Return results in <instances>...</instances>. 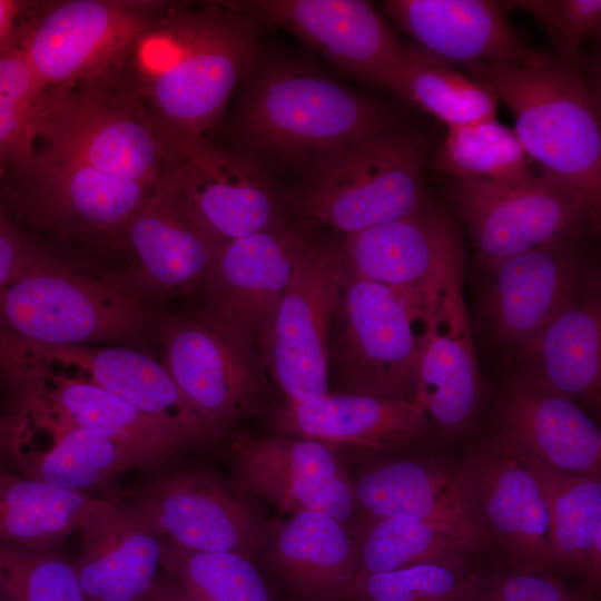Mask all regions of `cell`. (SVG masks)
I'll return each mask as SVG.
<instances>
[{"instance_id": "8fae6325", "label": "cell", "mask_w": 601, "mask_h": 601, "mask_svg": "<svg viewBox=\"0 0 601 601\" xmlns=\"http://www.w3.org/2000/svg\"><path fill=\"white\" fill-rule=\"evenodd\" d=\"M230 484L279 512L325 513L353 533L362 521L351 470L342 449L287 434L237 436Z\"/></svg>"}, {"instance_id": "74e56055", "label": "cell", "mask_w": 601, "mask_h": 601, "mask_svg": "<svg viewBox=\"0 0 601 601\" xmlns=\"http://www.w3.org/2000/svg\"><path fill=\"white\" fill-rule=\"evenodd\" d=\"M160 566L200 601H275L256 563L235 552H200L162 540Z\"/></svg>"}, {"instance_id": "83f0119b", "label": "cell", "mask_w": 601, "mask_h": 601, "mask_svg": "<svg viewBox=\"0 0 601 601\" xmlns=\"http://www.w3.org/2000/svg\"><path fill=\"white\" fill-rule=\"evenodd\" d=\"M9 165L21 208L49 204L93 230L125 227L159 191L48 149Z\"/></svg>"}, {"instance_id": "d4e9b609", "label": "cell", "mask_w": 601, "mask_h": 601, "mask_svg": "<svg viewBox=\"0 0 601 601\" xmlns=\"http://www.w3.org/2000/svg\"><path fill=\"white\" fill-rule=\"evenodd\" d=\"M307 237L283 226L224 243L208 276L217 297L213 316L244 333L260 349Z\"/></svg>"}, {"instance_id": "bcb514c9", "label": "cell", "mask_w": 601, "mask_h": 601, "mask_svg": "<svg viewBox=\"0 0 601 601\" xmlns=\"http://www.w3.org/2000/svg\"><path fill=\"white\" fill-rule=\"evenodd\" d=\"M26 8V2L0 0V49L7 46L16 36L18 20Z\"/></svg>"}, {"instance_id": "8992f818", "label": "cell", "mask_w": 601, "mask_h": 601, "mask_svg": "<svg viewBox=\"0 0 601 601\" xmlns=\"http://www.w3.org/2000/svg\"><path fill=\"white\" fill-rule=\"evenodd\" d=\"M346 272L342 244L306 238L260 347L287 402L331 393L329 341Z\"/></svg>"}, {"instance_id": "c3c4849f", "label": "cell", "mask_w": 601, "mask_h": 601, "mask_svg": "<svg viewBox=\"0 0 601 601\" xmlns=\"http://www.w3.org/2000/svg\"><path fill=\"white\" fill-rule=\"evenodd\" d=\"M0 601H7L6 597H4V593H3V589L1 587V583H0Z\"/></svg>"}, {"instance_id": "5bb4252c", "label": "cell", "mask_w": 601, "mask_h": 601, "mask_svg": "<svg viewBox=\"0 0 601 601\" xmlns=\"http://www.w3.org/2000/svg\"><path fill=\"white\" fill-rule=\"evenodd\" d=\"M161 132L173 154L164 188L216 238L226 243L286 226L272 184L255 162L216 150L200 137Z\"/></svg>"}, {"instance_id": "4316f807", "label": "cell", "mask_w": 601, "mask_h": 601, "mask_svg": "<svg viewBox=\"0 0 601 601\" xmlns=\"http://www.w3.org/2000/svg\"><path fill=\"white\" fill-rule=\"evenodd\" d=\"M73 563L87 601H139L160 566L162 538L131 502L97 499L79 531Z\"/></svg>"}, {"instance_id": "7402d4cb", "label": "cell", "mask_w": 601, "mask_h": 601, "mask_svg": "<svg viewBox=\"0 0 601 601\" xmlns=\"http://www.w3.org/2000/svg\"><path fill=\"white\" fill-rule=\"evenodd\" d=\"M342 246L351 272L396 293L426 295L462 268L455 227L428 201L405 217L346 235Z\"/></svg>"}, {"instance_id": "7c38bea8", "label": "cell", "mask_w": 601, "mask_h": 601, "mask_svg": "<svg viewBox=\"0 0 601 601\" xmlns=\"http://www.w3.org/2000/svg\"><path fill=\"white\" fill-rule=\"evenodd\" d=\"M453 195L475 257L489 269L550 242L597 230L580 203L543 175L515 181L454 179Z\"/></svg>"}, {"instance_id": "d590c367", "label": "cell", "mask_w": 601, "mask_h": 601, "mask_svg": "<svg viewBox=\"0 0 601 601\" xmlns=\"http://www.w3.org/2000/svg\"><path fill=\"white\" fill-rule=\"evenodd\" d=\"M35 426L47 428L53 442L46 452L14 457L28 477L80 492L126 469L141 466L122 445L90 428L50 416L40 418Z\"/></svg>"}, {"instance_id": "f1b7e54d", "label": "cell", "mask_w": 601, "mask_h": 601, "mask_svg": "<svg viewBox=\"0 0 601 601\" xmlns=\"http://www.w3.org/2000/svg\"><path fill=\"white\" fill-rule=\"evenodd\" d=\"M21 361L40 387L38 416H50L104 434L127 449L141 465L162 461L194 445L175 426L90 382Z\"/></svg>"}, {"instance_id": "ffe728a7", "label": "cell", "mask_w": 601, "mask_h": 601, "mask_svg": "<svg viewBox=\"0 0 601 601\" xmlns=\"http://www.w3.org/2000/svg\"><path fill=\"white\" fill-rule=\"evenodd\" d=\"M258 20L283 28L342 72L383 85L403 42L368 1L257 0L236 2Z\"/></svg>"}, {"instance_id": "cb8c5ba5", "label": "cell", "mask_w": 601, "mask_h": 601, "mask_svg": "<svg viewBox=\"0 0 601 601\" xmlns=\"http://www.w3.org/2000/svg\"><path fill=\"white\" fill-rule=\"evenodd\" d=\"M2 339L8 348L29 362L90 382L164 420L183 432L194 445L215 441L164 365L147 354L125 347L38 346L8 336Z\"/></svg>"}, {"instance_id": "836d02e7", "label": "cell", "mask_w": 601, "mask_h": 601, "mask_svg": "<svg viewBox=\"0 0 601 601\" xmlns=\"http://www.w3.org/2000/svg\"><path fill=\"white\" fill-rule=\"evenodd\" d=\"M387 88L405 102L453 129L495 118L497 98L452 63L410 42L385 78Z\"/></svg>"}, {"instance_id": "7bdbcfd3", "label": "cell", "mask_w": 601, "mask_h": 601, "mask_svg": "<svg viewBox=\"0 0 601 601\" xmlns=\"http://www.w3.org/2000/svg\"><path fill=\"white\" fill-rule=\"evenodd\" d=\"M584 588L573 590L556 574L511 566L499 561L482 566L470 601H592Z\"/></svg>"}, {"instance_id": "1f68e13d", "label": "cell", "mask_w": 601, "mask_h": 601, "mask_svg": "<svg viewBox=\"0 0 601 601\" xmlns=\"http://www.w3.org/2000/svg\"><path fill=\"white\" fill-rule=\"evenodd\" d=\"M490 443L518 457L541 484L552 526L553 573L583 578L584 589L597 594L601 580V477L563 472L530 453Z\"/></svg>"}, {"instance_id": "ba28073f", "label": "cell", "mask_w": 601, "mask_h": 601, "mask_svg": "<svg viewBox=\"0 0 601 601\" xmlns=\"http://www.w3.org/2000/svg\"><path fill=\"white\" fill-rule=\"evenodd\" d=\"M50 151L160 190L173 169L171 151L141 112L90 91L45 90L38 138Z\"/></svg>"}, {"instance_id": "9a60e30c", "label": "cell", "mask_w": 601, "mask_h": 601, "mask_svg": "<svg viewBox=\"0 0 601 601\" xmlns=\"http://www.w3.org/2000/svg\"><path fill=\"white\" fill-rule=\"evenodd\" d=\"M164 541L191 551L253 559L268 520L229 480L200 470L165 474L132 495Z\"/></svg>"}, {"instance_id": "e575fe53", "label": "cell", "mask_w": 601, "mask_h": 601, "mask_svg": "<svg viewBox=\"0 0 601 601\" xmlns=\"http://www.w3.org/2000/svg\"><path fill=\"white\" fill-rule=\"evenodd\" d=\"M96 497L0 471V543L57 549L78 532Z\"/></svg>"}, {"instance_id": "60d3db41", "label": "cell", "mask_w": 601, "mask_h": 601, "mask_svg": "<svg viewBox=\"0 0 601 601\" xmlns=\"http://www.w3.org/2000/svg\"><path fill=\"white\" fill-rule=\"evenodd\" d=\"M7 601H87L73 563L50 550L0 543Z\"/></svg>"}, {"instance_id": "f35d334b", "label": "cell", "mask_w": 601, "mask_h": 601, "mask_svg": "<svg viewBox=\"0 0 601 601\" xmlns=\"http://www.w3.org/2000/svg\"><path fill=\"white\" fill-rule=\"evenodd\" d=\"M482 558L424 563L356 579L349 601H470Z\"/></svg>"}, {"instance_id": "d6a6232c", "label": "cell", "mask_w": 601, "mask_h": 601, "mask_svg": "<svg viewBox=\"0 0 601 601\" xmlns=\"http://www.w3.org/2000/svg\"><path fill=\"white\" fill-rule=\"evenodd\" d=\"M353 534L357 578L424 563L494 554L490 541L479 528L454 521L418 518L363 520Z\"/></svg>"}, {"instance_id": "2e32d148", "label": "cell", "mask_w": 601, "mask_h": 601, "mask_svg": "<svg viewBox=\"0 0 601 601\" xmlns=\"http://www.w3.org/2000/svg\"><path fill=\"white\" fill-rule=\"evenodd\" d=\"M461 272H453L433 290L414 401L451 451L477 423L483 402Z\"/></svg>"}, {"instance_id": "7dc6e473", "label": "cell", "mask_w": 601, "mask_h": 601, "mask_svg": "<svg viewBox=\"0 0 601 601\" xmlns=\"http://www.w3.org/2000/svg\"><path fill=\"white\" fill-rule=\"evenodd\" d=\"M3 453H8V454H9V451H8L6 441H4V439H3V435H2V433L0 432V456L3 455ZM0 471H2V470H0Z\"/></svg>"}, {"instance_id": "e0dca14e", "label": "cell", "mask_w": 601, "mask_h": 601, "mask_svg": "<svg viewBox=\"0 0 601 601\" xmlns=\"http://www.w3.org/2000/svg\"><path fill=\"white\" fill-rule=\"evenodd\" d=\"M572 235L509 257L496 265L486 300L491 336L523 348L587 287L598 282Z\"/></svg>"}, {"instance_id": "f6af8a7d", "label": "cell", "mask_w": 601, "mask_h": 601, "mask_svg": "<svg viewBox=\"0 0 601 601\" xmlns=\"http://www.w3.org/2000/svg\"><path fill=\"white\" fill-rule=\"evenodd\" d=\"M139 601H200L185 591L170 575L158 573Z\"/></svg>"}, {"instance_id": "30bf717a", "label": "cell", "mask_w": 601, "mask_h": 601, "mask_svg": "<svg viewBox=\"0 0 601 601\" xmlns=\"http://www.w3.org/2000/svg\"><path fill=\"white\" fill-rule=\"evenodd\" d=\"M141 318L122 292L47 258L0 289V333L31 345H90L128 335Z\"/></svg>"}, {"instance_id": "ac0fdd59", "label": "cell", "mask_w": 601, "mask_h": 601, "mask_svg": "<svg viewBox=\"0 0 601 601\" xmlns=\"http://www.w3.org/2000/svg\"><path fill=\"white\" fill-rule=\"evenodd\" d=\"M532 454L563 472L601 477V432L581 405L519 371L495 401L493 422L477 435Z\"/></svg>"}, {"instance_id": "8d00e7d4", "label": "cell", "mask_w": 601, "mask_h": 601, "mask_svg": "<svg viewBox=\"0 0 601 601\" xmlns=\"http://www.w3.org/2000/svg\"><path fill=\"white\" fill-rule=\"evenodd\" d=\"M433 165L454 179L515 181L533 174L514 130L496 118L447 129Z\"/></svg>"}, {"instance_id": "6da1fadb", "label": "cell", "mask_w": 601, "mask_h": 601, "mask_svg": "<svg viewBox=\"0 0 601 601\" xmlns=\"http://www.w3.org/2000/svg\"><path fill=\"white\" fill-rule=\"evenodd\" d=\"M258 22L236 2L167 6L136 47L158 126L200 137L219 121L259 51Z\"/></svg>"}, {"instance_id": "484cf974", "label": "cell", "mask_w": 601, "mask_h": 601, "mask_svg": "<svg viewBox=\"0 0 601 601\" xmlns=\"http://www.w3.org/2000/svg\"><path fill=\"white\" fill-rule=\"evenodd\" d=\"M382 6L413 43L450 63L535 65L548 57L518 35L499 1L386 0Z\"/></svg>"}, {"instance_id": "f546056e", "label": "cell", "mask_w": 601, "mask_h": 601, "mask_svg": "<svg viewBox=\"0 0 601 601\" xmlns=\"http://www.w3.org/2000/svg\"><path fill=\"white\" fill-rule=\"evenodd\" d=\"M125 228L140 276L165 292L185 290L208 278L224 244L165 188Z\"/></svg>"}, {"instance_id": "603a6c76", "label": "cell", "mask_w": 601, "mask_h": 601, "mask_svg": "<svg viewBox=\"0 0 601 601\" xmlns=\"http://www.w3.org/2000/svg\"><path fill=\"white\" fill-rule=\"evenodd\" d=\"M361 462L355 475H351L362 521L445 520L471 524L483 532L461 475L457 454L445 449L365 453Z\"/></svg>"}, {"instance_id": "ee69618b", "label": "cell", "mask_w": 601, "mask_h": 601, "mask_svg": "<svg viewBox=\"0 0 601 601\" xmlns=\"http://www.w3.org/2000/svg\"><path fill=\"white\" fill-rule=\"evenodd\" d=\"M46 259L0 216V289L22 277Z\"/></svg>"}, {"instance_id": "ab89813d", "label": "cell", "mask_w": 601, "mask_h": 601, "mask_svg": "<svg viewBox=\"0 0 601 601\" xmlns=\"http://www.w3.org/2000/svg\"><path fill=\"white\" fill-rule=\"evenodd\" d=\"M45 90L16 33L0 49V156L9 164L23 160L35 151Z\"/></svg>"}, {"instance_id": "7a4b0ae2", "label": "cell", "mask_w": 601, "mask_h": 601, "mask_svg": "<svg viewBox=\"0 0 601 601\" xmlns=\"http://www.w3.org/2000/svg\"><path fill=\"white\" fill-rule=\"evenodd\" d=\"M231 132L248 147L311 167L324 156L392 126L372 100L298 59L259 49L240 82Z\"/></svg>"}, {"instance_id": "44dd1931", "label": "cell", "mask_w": 601, "mask_h": 601, "mask_svg": "<svg viewBox=\"0 0 601 601\" xmlns=\"http://www.w3.org/2000/svg\"><path fill=\"white\" fill-rule=\"evenodd\" d=\"M253 559L293 601H349L357 578L353 532L317 511L268 520Z\"/></svg>"}, {"instance_id": "d6986e66", "label": "cell", "mask_w": 601, "mask_h": 601, "mask_svg": "<svg viewBox=\"0 0 601 601\" xmlns=\"http://www.w3.org/2000/svg\"><path fill=\"white\" fill-rule=\"evenodd\" d=\"M272 425L280 434L370 454L449 450L426 413L405 400L328 393L284 401L274 411Z\"/></svg>"}, {"instance_id": "b9f144b4", "label": "cell", "mask_w": 601, "mask_h": 601, "mask_svg": "<svg viewBox=\"0 0 601 601\" xmlns=\"http://www.w3.org/2000/svg\"><path fill=\"white\" fill-rule=\"evenodd\" d=\"M504 11L522 9L544 29L560 60L577 66L581 47L601 30L600 0L499 1Z\"/></svg>"}, {"instance_id": "3957f363", "label": "cell", "mask_w": 601, "mask_h": 601, "mask_svg": "<svg viewBox=\"0 0 601 601\" xmlns=\"http://www.w3.org/2000/svg\"><path fill=\"white\" fill-rule=\"evenodd\" d=\"M467 76L490 89L515 119L514 132L542 175L571 194L595 229L601 213L599 105L577 66L546 57L535 65L476 63Z\"/></svg>"}, {"instance_id": "4fadbf2b", "label": "cell", "mask_w": 601, "mask_h": 601, "mask_svg": "<svg viewBox=\"0 0 601 601\" xmlns=\"http://www.w3.org/2000/svg\"><path fill=\"white\" fill-rule=\"evenodd\" d=\"M477 521L497 560L552 572V526L535 475L512 453L480 437L457 454Z\"/></svg>"}, {"instance_id": "5b68a950", "label": "cell", "mask_w": 601, "mask_h": 601, "mask_svg": "<svg viewBox=\"0 0 601 601\" xmlns=\"http://www.w3.org/2000/svg\"><path fill=\"white\" fill-rule=\"evenodd\" d=\"M427 158L424 137L386 127L314 162L296 208L345 236L405 217L428 201Z\"/></svg>"}, {"instance_id": "52a82bcc", "label": "cell", "mask_w": 601, "mask_h": 601, "mask_svg": "<svg viewBox=\"0 0 601 601\" xmlns=\"http://www.w3.org/2000/svg\"><path fill=\"white\" fill-rule=\"evenodd\" d=\"M162 365L215 440L259 412L268 391L258 346L215 316L186 318L164 334Z\"/></svg>"}, {"instance_id": "277c9868", "label": "cell", "mask_w": 601, "mask_h": 601, "mask_svg": "<svg viewBox=\"0 0 601 601\" xmlns=\"http://www.w3.org/2000/svg\"><path fill=\"white\" fill-rule=\"evenodd\" d=\"M432 294L396 293L347 266L329 341L337 393L415 401Z\"/></svg>"}, {"instance_id": "9c48e42d", "label": "cell", "mask_w": 601, "mask_h": 601, "mask_svg": "<svg viewBox=\"0 0 601 601\" xmlns=\"http://www.w3.org/2000/svg\"><path fill=\"white\" fill-rule=\"evenodd\" d=\"M168 3L68 0L20 26L19 43L45 89L93 79L136 49Z\"/></svg>"}, {"instance_id": "4dcf8cb0", "label": "cell", "mask_w": 601, "mask_h": 601, "mask_svg": "<svg viewBox=\"0 0 601 601\" xmlns=\"http://www.w3.org/2000/svg\"><path fill=\"white\" fill-rule=\"evenodd\" d=\"M521 353V372L575 402L600 410L601 300L599 282L572 299Z\"/></svg>"}]
</instances>
